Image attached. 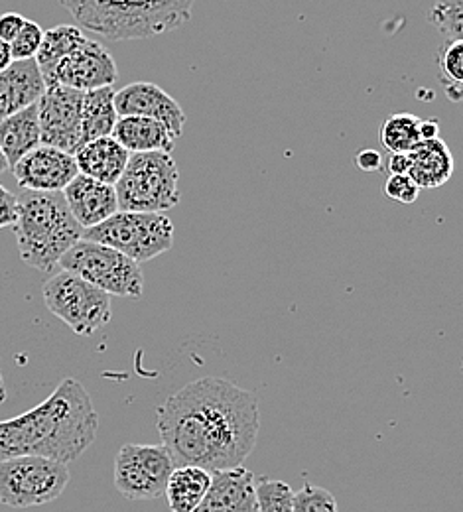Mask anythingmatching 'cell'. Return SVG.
I'll return each mask as SVG.
<instances>
[{
  "instance_id": "obj_1",
  "label": "cell",
  "mask_w": 463,
  "mask_h": 512,
  "mask_svg": "<svg viewBox=\"0 0 463 512\" xmlns=\"http://www.w3.org/2000/svg\"><path fill=\"white\" fill-rule=\"evenodd\" d=\"M156 424L174 467H237L259 440V398L229 379L203 377L168 396Z\"/></svg>"
},
{
  "instance_id": "obj_2",
  "label": "cell",
  "mask_w": 463,
  "mask_h": 512,
  "mask_svg": "<svg viewBox=\"0 0 463 512\" xmlns=\"http://www.w3.org/2000/svg\"><path fill=\"white\" fill-rule=\"evenodd\" d=\"M97 430L99 414L89 392L67 377L44 402L0 422V461L40 455L69 465L93 446Z\"/></svg>"
},
{
  "instance_id": "obj_3",
  "label": "cell",
  "mask_w": 463,
  "mask_h": 512,
  "mask_svg": "<svg viewBox=\"0 0 463 512\" xmlns=\"http://www.w3.org/2000/svg\"><path fill=\"white\" fill-rule=\"evenodd\" d=\"M87 30L103 38L144 40L184 26L196 0H60Z\"/></svg>"
},
{
  "instance_id": "obj_4",
  "label": "cell",
  "mask_w": 463,
  "mask_h": 512,
  "mask_svg": "<svg viewBox=\"0 0 463 512\" xmlns=\"http://www.w3.org/2000/svg\"><path fill=\"white\" fill-rule=\"evenodd\" d=\"M18 215L14 235L20 258L40 270L52 272L60 258L83 237L62 192H30L16 195Z\"/></svg>"
},
{
  "instance_id": "obj_5",
  "label": "cell",
  "mask_w": 463,
  "mask_h": 512,
  "mask_svg": "<svg viewBox=\"0 0 463 512\" xmlns=\"http://www.w3.org/2000/svg\"><path fill=\"white\" fill-rule=\"evenodd\" d=\"M121 211L164 213L180 205V172L170 152L131 154L115 184Z\"/></svg>"
},
{
  "instance_id": "obj_6",
  "label": "cell",
  "mask_w": 463,
  "mask_h": 512,
  "mask_svg": "<svg viewBox=\"0 0 463 512\" xmlns=\"http://www.w3.org/2000/svg\"><path fill=\"white\" fill-rule=\"evenodd\" d=\"M140 262L164 255L174 245V225L164 213L117 211L103 223L83 229V237Z\"/></svg>"
},
{
  "instance_id": "obj_7",
  "label": "cell",
  "mask_w": 463,
  "mask_h": 512,
  "mask_svg": "<svg viewBox=\"0 0 463 512\" xmlns=\"http://www.w3.org/2000/svg\"><path fill=\"white\" fill-rule=\"evenodd\" d=\"M67 463L18 455L0 461V503L10 509L42 507L56 501L69 485Z\"/></svg>"
},
{
  "instance_id": "obj_8",
  "label": "cell",
  "mask_w": 463,
  "mask_h": 512,
  "mask_svg": "<svg viewBox=\"0 0 463 512\" xmlns=\"http://www.w3.org/2000/svg\"><path fill=\"white\" fill-rule=\"evenodd\" d=\"M58 266L81 276L109 296L140 298L144 290L140 264L117 249L95 241L79 239L60 258Z\"/></svg>"
},
{
  "instance_id": "obj_9",
  "label": "cell",
  "mask_w": 463,
  "mask_h": 512,
  "mask_svg": "<svg viewBox=\"0 0 463 512\" xmlns=\"http://www.w3.org/2000/svg\"><path fill=\"white\" fill-rule=\"evenodd\" d=\"M46 308L83 337L111 321V296L81 276L62 270L44 284Z\"/></svg>"
},
{
  "instance_id": "obj_10",
  "label": "cell",
  "mask_w": 463,
  "mask_h": 512,
  "mask_svg": "<svg viewBox=\"0 0 463 512\" xmlns=\"http://www.w3.org/2000/svg\"><path fill=\"white\" fill-rule=\"evenodd\" d=\"M174 461L160 446L127 444L115 459V487L129 501H154L164 495Z\"/></svg>"
},
{
  "instance_id": "obj_11",
  "label": "cell",
  "mask_w": 463,
  "mask_h": 512,
  "mask_svg": "<svg viewBox=\"0 0 463 512\" xmlns=\"http://www.w3.org/2000/svg\"><path fill=\"white\" fill-rule=\"evenodd\" d=\"M36 105L40 142L75 154L81 146L83 91L52 83L46 85V91Z\"/></svg>"
},
{
  "instance_id": "obj_12",
  "label": "cell",
  "mask_w": 463,
  "mask_h": 512,
  "mask_svg": "<svg viewBox=\"0 0 463 512\" xmlns=\"http://www.w3.org/2000/svg\"><path fill=\"white\" fill-rule=\"evenodd\" d=\"M119 79V69L113 56L95 40L87 38L60 64L56 65L50 81L77 91H93L99 87H113Z\"/></svg>"
},
{
  "instance_id": "obj_13",
  "label": "cell",
  "mask_w": 463,
  "mask_h": 512,
  "mask_svg": "<svg viewBox=\"0 0 463 512\" xmlns=\"http://www.w3.org/2000/svg\"><path fill=\"white\" fill-rule=\"evenodd\" d=\"M12 174L22 190L64 192L79 170L73 154L48 144H38L12 166Z\"/></svg>"
},
{
  "instance_id": "obj_14",
  "label": "cell",
  "mask_w": 463,
  "mask_h": 512,
  "mask_svg": "<svg viewBox=\"0 0 463 512\" xmlns=\"http://www.w3.org/2000/svg\"><path fill=\"white\" fill-rule=\"evenodd\" d=\"M115 109L119 117H148L164 123L178 138L184 134V109L156 83L136 81L115 91Z\"/></svg>"
},
{
  "instance_id": "obj_15",
  "label": "cell",
  "mask_w": 463,
  "mask_h": 512,
  "mask_svg": "<svg viewBox=\"0 0 463 512\" xmlns=\"http://www.w3.org/2000/svg\"><path fill=\"white\" fill-rule=\"evenodd\" d=\"M255 473L243 465L211 473L209 489L194 512H257Z\"/></svg>"
},
{
  "instance_id": "obj_16",
  "label": "cell",
  "mask_w": 463,
  "mask_h": 512,
  "mask_svg": "<svg viewBox=\"0 0 463 512\" xmlns=\"http://www.w3.org/2000/svg\"><path fill=\"white\" fill-rule=\"evenodd\" d=\"M67 207L75 221L83 227H95L119 211L115 186L77 174L64 188Z\"/></svg>"
},
{
  "instance_id": "obj_17",
  "label": "cell",
  "mask_w": 463,
  "mask_h": 512,
  "mask_svg": "<svg viewBox=\"0 0 463 512\" xmlns=\"http://www.w3.org/2000/svg\"><path fill=\"white\" fill-rule=\"evenodd\" d=\"M46 81L36 60H18L0 69V121L36 105Z\"/></svg>"
},
{
  "instance_id": "obj_18",
  "label": "cell",
  "mask_w": 463,
  "mask_h": 512,
  "mask_svg": "<svg viewBox=\"0 0 463 512\" xmlns=\"http://www.w3.org/2000/svg\"><path fill=\"white\" fill-rule=\"evenodd\" d=\"M73 156L79 174L115 186L127 168L131 152L113 136H101L79 146Z\"/></svg>"
},
{
  "instance_id": "obj_19",
  "label": "cell",
  "mask_w": 463,
  "mask_h": 512,
  "mask_svg": "<svg viewBox=\"0 0 463 512\" xmlns=\"http://www.w3.org/2000/svg\"><path fill=\"white\" fill-rule=\"evenodd\" d=\"M408 158H410V168L406 176L420 190H436L446 182H450L454 174L452 150L440 136L418 142L408 152Z\"/></svg>"
},
{
  "instance_id": "obj_20",
  "label": "cell",
  "mask_w": 463,
  "mask_h": 512,
  "mask_svg": "<svg viewBox=\"0 0 463 512\" xmlns=\"http://www.w3.org/2000/svg\"><path fill=\"white\" fill-rule=\"evenodd\" d=\"M111 136L131 154L172 152L180 140L164 123L148 117H119Z\"/></svg>"
},
{
  "instance_id": "obj_21",
  "label": "cell",
  "mask_w": 463,
  "mask_h": 512,
  "mask_svg": "<svg viewBox=\"0 0 463 512\" xmlns=\"http://www.w3.org/2000/svg\"><path fill=\"white\" fill-rule=\"evenodd\" d=\"M40 142L38 105H30L0 121V150L12 168L24 154L36 148Z\"/></svg>"
},
{
  "instance_id": "obj_22",
  "label": "cell",
  "mask_w": 463,
  "mask_h": 512,
  "mask_svg": "<svg viewBox=\"0 0 463 512\" xmlns=\"http://www.w3.org/2000/svg\"><path fill=\"white\" fill-rule=\"evenodd\" d=\"M211 483V471L196 465L174 467L164 495L172 512H194L203 501Z\"/></svg>"
},
{
  "instance_id": "obj_23",
  "label": "cell",
  "mask_w": 463,
  "mask_h": 512,
  "mask_svg": "<svg viewBox=\"0 0 463 512\" xmlns=\"http://www.w3.org/2000/svg\"><path fill=\"white\" fill-rule=\"evenodd\" d=\"M119 115L115 109V89L99 87L83 93L81 105V146L89 140L111 136Z\"/></svg>"
},
{
  "instance_id": "obj_24",
  "label": "cell",
  "mask_w": 463,
  "mask_h": 512,
  "mask_svg": "<svg viewBox=\"0 0 463 512\" xmlns=\"http://www.w3.org/2000/svg\"><path fill=\"white\" fill-rule=\"evenodd\" d=\"M85 40H87L85 32L81 28L69 26V24H62V26H56V28H50L44 32L40 50L34 60L40 67L46 83L50 81L56 65L69 56L75 48H79Z\"/></svg>"
},
{
  "instance_id": "obj_25",
  "label": "cell",
  "mask_w": 463,
  "mask_h": 512,
  "mask_svg": "<svg viewBox=\"0 0 463 512\" xmlns=\"http://www.w3.org/2000/svg\"><path fill=\"white\" fill-rule=\"evenodd\" d=\"M381 144L393 154H408L420 138V119L412 113H395L391 115L379 130Z\"/></svg>"
},
{
  "instance_id": "obj_26",
  "label": "cell",
  "mask_w": 463,
  "mask_h": 512,
  "mask_svg": "<svg viewBox=\"0 0 463 512\" xmlns=\"http://www.w3.org/2000/svg\"><path fill=\"white\" fill-rule=\"evenodd\" d=\"M428 24H432L446 42L463 40V0H434L428 10Z\"/></svg>"
},
{
  "instance_id": "obj_27",
  "label": "cell",
  "mask_w": 463,
  "mask_h": 512,
  "mask_svg": "<svg viewBox=\"0 0 463 512\" xmlns=\"http://www.w3.org/2000/svg\"><path fill=\"white\" fill-rule=\"evenodd\" d=\"M255 491L257 512H294V493L284 481L259 477Z\"/></svg>"
},
{
  "instance_id": "obj_28",
  "label": "cell",
  "mask_w": 463,
  "mask_h": 512,
  "mask_svg": "<svg viewBox=\"0 0 463 512\" xmlns=\"http://www.w3.org/2000/svg\"><path fill=\"white\" fill-rule=\"evenodd\" d=\"M42 38H44V30L40 28V24L34 22V20H24L20 32L10 42L12 60L14 62H18V60H34L38 50H40Z\"/></svg>"
},
{
  "instance_id": "obj_29",
  "label": "cell",
  "mask_w": 463,
  "mask_h": 512,
  "mask_svg": "<svg viewBox=\"0 0 463 512\" xmlns=\"http://www.w3.org/2000/svg\"><path fill=\"white\" fill-rule=\"evenodd\" d=\"M294 512H339V509L328 489L308 483L294 493Z\"/></svg>"
},
{
  "instance_id": "obj_30",
  "label": "cell",
  "mask_w": 463,
  "mask_h": 512,
  "mask_svg": "<svg viewBox=\"0 0 463 512\" xmlns=\"http://www.w3.org/2000/svg\"><path fill=\"white\" fill-rule=\"evenodd\" d=\"M438 65L444 87L452 83H463V40L444 42L438 54Z\"/></svg>"
},
{
  "instance_id": "obj_31",
  "label": "cell",
  "mask_w": 463,
  "mask_h": 512,
  "mask_svg": "<svg viewBox=\"0 0 463 512\" xmlns=\"http://www.w3.org/2000/svg\"><path fill=\"white\" fill-rule=\"evenodd\" d=\"M383 193L402 205H412L420 195V188L406 174H391L383 186Z\"/></svg>"
},
{
  "instance_id": "obj_32",
  "label": "cell",
  "mask_w": 463,
  "mask_h": 512,
  "mask_svg": "<svg viewBox=\"0 0 463 512\" xmlns=\"http://www.w3.org/2000/svg\"><path fill=\"white\" fill-rule=\"evenodd\" d=\"M18 215V203L16 195L8 192L4 186H0V229L12 227Z\"/></svg>"
},
{
  "instance_id": "obj_33",
  "label": "cell",
  "mask_w": 463,
  "mask_h": 512,
  "mask_svg": "<svg viewBox=\"0 0 463 512\" xmlns=\"http://www.w3.org/2000/svg\"><path fill=\"white\" fill-rule=\"evenodd\" d=\"M24 16L22 14H16V12H6L0 16V40L4 42H12L14 36L20 32L22 24H24Z\"/></svg>"
},
{
  "instance_id": "obj_34",
  "label": "cell",
  "mask_w": 463,
  "mask_h": 512,
  "mask_svg": "<svg viewBox=\"0 0 463 512\" xmlns=\"http://www.w3.org/2000/svg\"><path fill=\"white\" fill-rule=\"evenodd\" d=\"M355 164L363 170V172H369V174H375L383 168V158L377 150H361L357 156H355Z\"/></svg>"
},
{
  "instance_id": "obj_35",
  "label": "cell",
  "mask_w": 463,
  "mask_h": 512,
  "mask_svg": "<svg viewBox=\"0 0 463 512\" xmlns=\"http://www.w3.org/2000/svg\"><path fill=\"white\" fill-rule=\"evenodd\" d=\"M410 158L408 154H393L389 160V172L391 174H408Z\"/></svg>"
},
{
  "instance_id": "obj_36",
  "label": "cell",
  "mask_w": 463,
  "mask_h": 512,
  "mask_svg": "<svg viewBox=\"0 0 463 512\" xmlns=\"http://www.w3.org/2000/svg\"><path fill=\"white\" fill-rule=\"evenodd\" d=\"M436 136H440V121L438 119H426V121L420 119V138L430 140Z\"/></svg>"
},
{
  "instance_id": "obj_37",
  "label": "cell",
  "mask_w": 463,
  "mask_h": 512,
  "mask_svg": "<svg viewBox=\"0 0 463 512\" xmlns=\"http://www.w3.org/2000/svg\"><path fill=\"white\" fill-rule=\"evenodd\" d=\"M12 62H14V60H12V54H10V44L4 42V40H0V69L8 67Z\"/></svg>"
},
{
  "instance_id": "obj_38",
  "label": "cell",
  "mask_w": 463,
  "mask_h": 512,
  "mask_svg": "<svg viewBox=\"0 0 463 512\" xmlns=\"http://www.w3.org/2000/svg\"><path fill=\"white\" fill-rule=\"evenodd\" d=\"M6 170H8V162H6V158H4V154L0 150V174H4Z\"/></svg>"
}]
</instances>
